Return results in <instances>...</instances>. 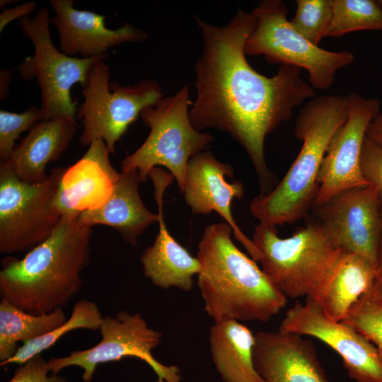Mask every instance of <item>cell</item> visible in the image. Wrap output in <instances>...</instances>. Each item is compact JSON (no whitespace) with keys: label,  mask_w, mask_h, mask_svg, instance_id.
<instances>
[{"label":"cell","mask_w":382,"mask_h":382,"mask_svg":"<svg viewBox=\"0 0 382 382\" xmlns=\"http://www.w3.org/2000/svg\"><path fill=\"white\" fill-rule=\"evenodd\" d=\"M342 321L365 335L382 357V301L368 293L351 307Z\"/></svg>","instance_id":"cell-28"},{"label":"cell","mask_w":382,"mask_h":382,"mask_svg":"<svg viewBox=\"0 0 382 382\" xmlns=\"http://www.w3.org/2000/svg\"><path fill=\"white\" fill-rule=\"evenodd\" d=\"M109 154L105 141L96 139L79 161L64 168L55 197L62 216H78L108 201L120 176Z\"/></svg>","instance_id":"cell-17"},{"label":"cell","mask_w":382,"mask_h":382,"mask_svg":"<svg viewBox=\"0 0 382 382\" xmlns=\"http://www.w3.org/2000/svg\"><path fill=\"white\" fill-rule=\"evenodd\" d=\"M37 4L34 1H26L11 8L4 10L0 15V33L11 21L29 16L36 8Z\"/></svg>","instance_id":"cell-32"},{"label":"cell","mask_w":382,"mask_h":382,"mask_svg":"<svg viewBox=\"0 0 382 382\" xmlns=\"http://www.w3.org/2000/svg\"><path fill=\"white\" fill-rule=\"evenodd\" d=\"M64 168L46 180L30 184L21 180L6 160L0 163V251L29 252L54 231L62 219L55 197Z\"/></svg>","instance_id":"cell-9"},{"label":"cell","mask_w":382,"mask_h":382,"mask_svg":"<svg viewBox=\"0 0 382 382\" xmlns=\"http://www.w3.org/2000/svg\"><path fill=\"white\" fill-rule=\"evenodd\" d=\"M226 223L207 226L198 243L197 285L204 309L214 323L228 320L267 322L287 297L233 243Z\"/></svg>","instance_id":"cell-3"},{"label":"cell","mask_w":382,"mask_h":382,"mask_svg":"<svg viewBox=\"0 0 382 382\" xmlns=\"http://www.w3.org/2000/svg\"><path fill=\"white\" fill-rule=\"evenodd\" d=\"M103 316L97 304L87 299L77 301L73 308L70 317L63 324L47 334L22 342L15 355L5 362L23 364L33 357L53 346L64 335L76 329L99 330Z\"/></svg>","instance_id":"cell-25"},{"label":"cell","mask_w":382,"mask_h":382,"mask_svg":"<svg viewBox=\"0 0 382 382\" xmlns=\"http://www.w3.org/2000/svg\"><path fill=\"white\" fill-rule=\"evenodd\" d=\"M67 320L62 308L50 313L32 314L5 299L0 302V361L16 353L18 342L33 340L52 331Z\"/></svg>","instance_id":"cell-24"},{"label":"cell","mask_w":382,"mask_h":382,"mask_svg":"<svg viewBox=\"0 0 382 382\" xmlns=\"http://www.w3.org/2000/svg\"><path fill=\"white\" fill-rule=\"evenodd\" d=\"M366 137L382 146V112H380L370 122Z\"/></svg>","instance_id":"cell-34"},{"label":"cell","mask_w":382,"mask_h":382,"mask_svg":"<svg viewBox=\"0 0 382 382\" xmlns=\"http://www.w3.org/2000/svg\"><path fill=\"white\" fill-rule=\"evenodd\" d=\"M210 352L224 382H265L253 359L255 335L240 321L214 323L209 331Z\"/></svg>","instance_id":"cell-22"},{"label":"cell","mask_w":382,"mask_h":382,"mask_svg":"<svg viewBox=\"0 0 382 382\" xmlns=\"http://www.w3.org/2000/svg\"><path fill=\"white\" fill-rule=\"evenodd\" d=\"M378 4L379 5V6L381 7V8L382 9V0H376Z\"/></svg>","instance_id":"cell-37"},{"label":"cell","mask_w":382,"mask_h":382,"mask_svg":"<svg viewBox=\"0 0 382 382\" xmlns=\"http://www.w3.org/2000/svg\"><path fill=\"white\" fill-rule=\"evenodd\" d=\"M347 96L348 117L332 136L323 159L315 207L343 190L369 185L360 169L361 147L370 122L381 112V103L355 93Z\"/></svg>","instance_id":"cell-13"},{"label":"cell","mask_w":382,"mask_h":382,"mask_svg":"<svg viewBox=\"0 0 382 382\" xmlns=\"http://www.w3.org/2000/svg\"><path fill=\"white\" fill-rule=\"evenodd\" d=\"M252 11L256 21L244 45L245 55H263L270 63L304 69L314 89L329 88L337 71L354 59L350 52L322 49L296 31L282 1H262Z\"/></svg>","instance_id":"cell-8"},{"label":"cell","mask_w":382,"mask_h":382,"mask_svg":"<svg viewBox=\"0 0 382 382\" xmlns=\"http://www.w3.org/2000/svg\"><path fill=\"white\" fill-rule=\"evenodd\" d=\"M369 294L372 298L382 301V237L377 252L374 286Z\"/></svg>","instance_id":"cell-33"},{"label":"cell","mask_w":382,"mask_h":382,"mask_svg":"<svg viewBox=\"0 0 382 382\" xmlns=\"http://www.w3.org/2000/svg\"><path fill=\"white\" fill-rule=\"evenodd\" d=\"M0 98L4 100L8 93V88L11 82L10 70L2 69L0 71Z\"/></svg>","instance_id":"cell-35"},{"label":"cell","mask_w":382,"mask_h":382,"mask_svg":"<svg viewBox=\"0 0 382 382\" xmlns=\"http://www.w3.org/2000/svg\"><path fill=\"white\" fill-rule=\"evenodd\" d=\"M92 227L62 216L52 234L21 259L7 257L0 270L1 298L32 314L66 306L81 289L91 255Z\"/></svg>","instance_id":"cell-2"},{"label":"cell","mask_w":382,"mask_h":382,"mask_svg":"<svg viewBox=\"0 0 382 382\" xmlns=\"http://www.w3.org/2000/svg\"><path fill=\"white\" fill-rule=\"evenodd\" d=\"M15 1H10V0H1L0 1V8H2L5 7L6 6L12 4Z\"/></svg>","instance_id":"cell-36"},{"label":"cell","mask_w":382,"mask_h":382,"mask_svg":"<svg viewBox=\"0 0 382 382\" xmlns=\"http://www.w3.org/2000/svg\"><path fill=\"white\" fill-rule=\"evenodd\" d=\"M360 169L364 180L376 189L382 205V146L366 136L361 147Z\"/></svg>","instance_id":"cell-30"},{"label":"cell","mask_w":382,"mask_h":382,"mask_svg":"<svg viewBox=\"0 0 382 382\" xmlns=\"http://www.w3.org/2000/svg\"><path fill=\"white\" fill-rule=\"evenodd\" d=\"M381 232H382V216H381Z\"/></svg>","instance_id":"cell-38"},{"label":"cell","mask_w":382,"mask_h":382,"mask_svg":"<svg viewBox=\"0 0 382 382\" xmlns=\"http://www.w3.org/2000/svg\"><path fill=\"white\" fill-rule=\"evenodd\" d=\"M381 203L371 185L343 190L316 207V214L343 250L362 255L376 267L381 239Z\"/></svg>","instance_id":"cell-14"},{"label":"cell","mask_w":382,"mask_h":382,"mask_svg":"<svg viewBox=\"0 0 382 382\" xmlns=\"http://www.w3.org/2000/svg\"><path fill=\"white\" fill-rule=\"evenodd\" d=\"M8 382H66V378L52 374L48 361L38 354L19 365Z\"/></svg>","instance_id":"cell-31"},{"label":"cell","mask_w":382,"mask_h":382,"mask_svg":"<svg viewBox=\"0 0 382 382\" xmlns=\"http://www.w3.org/2000/svg\"><path fill=\"white\" fill-rule=\"evenodd\" d=\"M253 359L265 382H329L313 342L295 333L257 332Z\"/></svg>","instance_id":"cell-18"},{"label":"cell","mask_w":382,"mask_h":382,"mask_svg":"<svg viewBox=\"0 0 382 382\" xmlns=\"http://www.w3.org/2000/svg\"><path fill=\"white\" fill-rule=\"evenodd\" d=\"M278 330L321 340L342 357L349 377L357 382H382V357L376 346L350 325L330 318L311 299L291 307Z\"/></svg>","instance_id":"cell-12"},{"label":"cell","mask_w":382,"mask_h":382,"mask_svg":"<svg viewBox=\"0 0 382 382\" xmlns=\"http://www.w3.org/2000/svg\"><path fill=\"white\" fill-rule=\"evenodd\" d=\"M44 120L41 107L31 105L21 113L0 110V157L6 160L16 148V141L21 133L30 131L40 121Z\"/></svg>","instance_id":"cell-29"},{"label":"cell","mask_w":382,"mask_h":382,"mask_svg":"<svg viewBox=\"0 0 382 382\" xmlns=\"http://www.w3.org/2000/svg\"><path fill=\"white\" fill-rule=\"evenodd\" d=\"M73 0H50L54 12L50 23L59 34L60 50L65 54L82 58L106 54L115 46L133 42H141L147 37L145 31L125 23L117 29L107 28L106 17L93 11L79 10L74 7Z\"/></svg>","instance_id":"cell-16"},{"label":"cell","mask_w":382,"mask_h":382,"mask_svg":"<svg viewBox=\"0 0 382 382\" xmlns=\"http://www.w3.org/2000/svg\"><path fill=\"white\" fill-rule=\"evenodd\" d=\"M334 0H297L294 16L289 20L292 28L318 45L325 37L330 25Z\"/></svg>","instance_id":"cell-27"},{"label":"cell","mask_w":382,"mask_h":382,"mask_svg":"<svg viewBox=\"0 0 382 382\" xmlns=\"http://www.w3.org/2000/svg\"><path fill=\"white\" fill-rule=\"evenodd\" d=\"M149 177L155 189L159 231L154 243L140 257L144 274L160 289L175 287L190 291L193 286V277L200 272V262L170 234L163 219V193L174 178L158 167L151 170Z\"/></svg>","instance_id":"cell-19"},{"label":"cell","mask_w":382,"mask_h":382,"mask_svg":"<svg viewBox=\"0 0 382 382\" xmlns=\"http://www.w3.org/2000/svg\"><path fill=\"white\" fill-rule=\"evenodd\" d=\"M50 23L47 7L40 8L33 18L18 20L23 35L33 44L34 53L22 61L17 69L22 79L37 80L44 120L60 116L76 117L77 102L73 100L71 89L76 83L85 86L94 66L106 60L108 54L87 58L65 54L54 45Z\"/></svg>","instance_id":"cell-7"},{"label":"cell","mask_w":382,"mask_h":382,"mask_svg":"<svg viewBox=\"0 0 382 382\" xmlns=\"http://www.w3.org/2000/svg\"><path fill=\"white\" fill-rule=\"evenodd\" d=\"M192 105L188 86L174 96L163 98L144 108L140 116L149 134L144 142L121 163L122 171L137 169L140 182H146L151 170L161 166L169 170L180 191L184 187L190 160L202 152L214 141L209 132L192 125L188 108Z\"/></svg>","instance_id":"cell-6"},{"label":"cell","mask_w":382,"mask_h":382,"mask_svg":"<svg viewBox=\"0 0 382 382\" xmlns=\"http://www.w3.org/2000/svg\"><path fill=\"white\" fill-rule=\"evenodd\" d=\"M99 330L101 340L93 347L47 360L51 373L58 374L66 367L76 366L83 370V381L90 382L98 364L136 357L154 370L157 382H182L178 366L163 364L154 357L152 351L160 344L162 333L149 328L139 312L120 311L115 316H104Z\"/></svg>","instance_id":"cell-11"},{"label":"cell","mask_w":382,"mask_h":382,"mask_svg":"<svg viewBox=\"0 0 382 382\" xmlns=\"http://www.w3.org/2000/svg\"><path fill=\"white\" fill-rule=\"evenodd\" d=\"M195 20L204 48L195 66L197 96L189 111L190 122L199 131L221 129L239 142L266 191L272 181L265 159L266 136L291 119L305 100L316 98L315 89L297 66L280 64L271 77L252 68L244 45L255 25L253 11H238L224 26Z\"/></svg>","instance_id":"cell-1"},{"label":"cell","mask_w":382,"mask_h":382,"mask_svg":"<svg viewBox=\"0 0 382 382\" xmlns=\"http://www.w3.org/2000/svg\"><path fill=\"white\" fill-rule=\"evenodd\" d=\"M349 114L348 96H321L311 99L296 119L294 134L301 150L283 179L250 202L252 214L272 226L303 217L316 198L318 176L328 144Z\"/></svg>","instance_id":"cell-4"},{"label":"cell","mask_w":382,"mask_h":382,"mask_svg":"<svg viewBox=\"0 0 382 382\" xmlns=\"http://www.w3.org/2000/svg\"><path fill=\"white\" fill-rule=\"evenodd\" d=\"M382 31V9L376 0H334L325 37H340L358 30Z\"/></svg>","instance_id":"cell-26"},{"label":"cell","mask_w":382,"mask_h":382,"mask_svg":"<svg viewBox=\"0 0 382 382\" xmlns=\"http://www.w3.org/2000/svg\"><path fill=\"white\" fill-rule=\"evenodd\" d=\"M375 266L361 255L343 250L318 303L331 319L342 321L351 307L371 291Z\"/></svg>","instance_id":"cell-23"},{"label":"cell","mask_w":382,"mask_h":382,"mask_svg":"<svg viewBox=\"0 0 382 382\" xmlns=\"http://www.w3.org/2000/svg\"><path fill=\"white\" fill-rule=\"evenodd\" d=\"M82 93L84 100L76 111L83 127L79 141L88 146L93 141L103 139L110 154L115 152L117 142L141 111L163 98L161 87L152 79L129 86L110 81L105 60L94 66Z\"/></svg>","instance_id":"cell-10"},{"label":"cell","mask_w":382,"mask_h":382,"mask_svg":"<svg viewBox=\"0 0 382 382\" xmlns=\"http://www.w3.org/2000/svg\"><path fill=\"white\" fill-rule=\"evenodd\" d=\"M77 129L76 117L60 116L34 125L6 161L23 181L37 184L49 175L47 165L67 149Z\"/></svg>","instance_id":"cell-20"},{"label":"cell","mask_w":382,"mask_h":382,"mask_svg":"<svg viewBox=\"0 0 382 382\" xmlns=\"http://www.w3.org/2000/svg\"><path fill=\"white\" fill-rule=\"evenodd\" d=\"M253 242L255 260L286 296H306L318 302L330 275L343 250L323 225L309 223L290 237L282 238L274 226L260 223Z\"/></svg>","instance_id":"cell-5"},{"label":"cell","mask_w":382,"mask_h":382,"mask_svg":"<svg viewBox=\"0 0 382 382\" xmlns=\"http://www.w3.org/2000/svg\"><path fill=\"white\" fill-rule=\"evenodd\" d=\"M233 175L229 164L219 161L210 151L201 152L188 163L182 192L194 214H209L215 212L219 214L255 260L256 248L253 241L242 232L232 216V200L241 198L244 191L241 181H226V176L232 178Z\"/></svg>","instance_id":"cell-15"},{"label":"cell","mask_w":382,"mask_h":382,"mask_svg":"<svg viewBox=\"0 0 382 382\" xmlns=\"http://www.w3.org/2000/svg\"><path fill=\"white\" fill-rule=\"evenodd\" d=\"M139 182L137 169L122 171L108 201L99 208L79 214V222L91 227H112L125 242L135 245L144 230L158 221V214L151 212L141 199Z\"/></svg>","instance_id":"cell-21"}]
</instances>
